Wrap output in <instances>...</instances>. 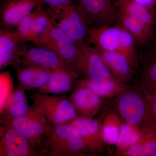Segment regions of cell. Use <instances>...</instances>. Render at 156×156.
Wrapping results in <instances>:
<instances>
[{
  "instance_id": "5b68a950",
  "label": "cell",
  "mask_w": 156,
  "mask_h": 156,
  "mask_svg": "<svg viewBox=\"0 0 156 156\" xmlns=\"http://www.w3.org/2000/svg\"><path fill=\"white\" fill-rule=\"evenodd\" d=\"M31 108L54 125L69 123L78 116L69 98L38 92L31 95Z\"/></svg>"
},
{
  "instance_id": "3957f363",
  "label": "cell",
  "mask_w": 156,
  "mask_h": 156,
  "mask_svg": "<svg viewBox=\"0 0 156 156\" xmlns=\"http://www.w3.org/2000/svg\"><path fill=\"white\" fill-rule=\"evenodd\" d=\"M53 25L80 45L87 43L91 23L78 4L73 1L56 7H45Z\"/></svg>"
},
{
  "instance_id": "30bf717a",
  "label": "cell",
  "mask_w": 156,
  "mask_h": 156,
  "mask_svg": "<svg viewBox=\"0 0 156 156\" xmlns=\"http://www.w3.org/2000/svg\"><path fill=\"white\" fill-rule=\"evenodd\" d=\"M36 66L49 68L52 71L68 67L55 52L48 48L37 46L20 47L15 69Z\"/></svg>"
},
{
  "instance_id": "4316f807",
  "label": "cell",
  "mask_w": 156,
  "mask_h": 156,
  "mask_svg": "<svg viewBox=\"0 0 156 156\" xmlns=\"http://www.w3.org/2000/svg\"><path fill=\"white\" fill-rule=\"evenodd\" d=\"M140 128L123 122L119 136L115 144L117 154L130 147L136 141Z\"/></svg>"
},
{
  "instance_id": "9c48e42d",
  "label": "cell",
  "mask_w": 156,
  "mask_h": 156,
  "mask_svg": "<svg viewBox=\"0 0 156 156\" xmlns=\"http://www.w3.org/2000/svg\"><path fill=\"white\" fill-rule=\"evenodd\" d=\"M3 125L0 128V156H43L17 129Z\"/></svg>"
},
{
  "instance_id": "8fae6325",
  "label": "cell",
  "mask_w": 156,
  "mask_h": 156,
  "mask_svg": "<svg viewBox=\"0 0 156 156\" xmlns=\"http://www.w3.org/2000/svg\"><path fill=\"white\" fill-rule=\"evenodd\" d=\"M78 5L95 27L115 24L118 10L113 0H78Z\"/></svg>"
},
{
  "instance_id": "7a4b0ae2",
  "label": "cell",
  "mask_w": 156,
  "mask_h": 156,
  "mask_svg": "<svg viewBox=\"0 0 156 156\" xmlns=\"http://www.w3.org/2000/svg\"><path fill=\"white\" fill-rule=\"evenodd\" d=\"M44 156H82L87 153L80 131L69 123L47 126Z\"/></svg>"
},
{
  "instance_id": "ac0fdd59",
  "label": "cell",
  "mask_w": 156,
  "mask_h": 156,
  "mask_svg": "<svg viewBox=\"0 0 156 156\" xmlns=\"http://www.w3.org/2000/svg\"><path fill=\"white\" fill-rule=\"evenodd\" d=\"M115 24L122 27L130 34L137 47L147 45L153 38L154 29L118 10Z\"/></svg>"
},
{
  "instance_id": "277c9868",
  "label": "cell",
  "mask_w": 156,
  "mask_h": 156,
  "mask_svg": "<svg viewBox=\"0 0 156 156\" xmlns=\"http://www.w3.org/2000/svg\"><path fill=\"white\" fill-rule=\"evenodd\" d=\"M115 107L123 121L140 128L155 122L147 98L143 92L129 90L117 96Z\"/></svg>"
},
{
  "instance_id": "f1b7e54d",
  "label": "cell",
  "mask_w": 156,
  "mask_h": 156,
  "mask_svg": "<svg viewBox=\"0 0 156 156\" xmlns=\"http://www.w3.org/2000/svg\"><path fill=\"white\" fill-rule=\"evenodd\" d=\"M14 82L9 71L0 73V113L5 109L7 101L12 93Z\"/></svg>"
},
{
  "instance_id": "e0dca14e",
  "label": "cell",
  "mask_w": 156,
  "mask_h": 156,
  "mask_svg": "<svg viewBox=\"0 0 156 156\" xmlns=\"http://www.w3.org/2000/svg\"><path fill=\"white\" fill-rule=\"evenodd\" d=\"M21 43L16 36L14 29H0V69L9 66L15 67L18 60L20 45Z\"/></svg>"
},
{
  "instance_id": "d4e9b609",
  "label": "cell",
  "mask_w": 156,
  "mask_h": 156,
  "mask_svg": "<svg viewBox=\"0 0 156 156\" xmlns=\"http://www.w3.org/2000/svg\"><path fill=\"white\" fill-rule=\"evenodd\" d=\"M140 87L144 93L156 91V45L147 55L140 77Z\"/></svg>"
},
{
  "instance_id": "7402d4cb",
  "label": "cell",
  "mask_w": 156,
  "mask_h": 156,
  "mask_svg": "<svg viewBox=\"0 0 156 156\" xmlns=\"http://www.w3.org/2000/svg\"><path fill=\"white\" fill-rule=\"evenodd\" d=\"M117 10L139 20L151 28L155 29L154 9L147 8L131 0H114Z\"/></svg>"
},
{
  "instance_id": "ffe728a7",
  "label": "cell",
  "mask_w": 156,
  "mask_h": 156,
  "mask_svg": "<svg viewBox=\"0 0 156 156\" xmlns=\"http://www.w3.org/2000/svg\"><path fill=\"white\" fill-rule=\"evenodd\" d=\"M19 87L25 90L39 89L48 82L52 73L49 68L43 66H30L16 69Z\"/></svg>"
},
{
  "instance_id": "836d02e7",
  "label": "cell",
  "mask_w": 156,
  "mask_h": 156,
  "mask_svg": "<svg viewBox=\"0 0 156 156\" xmlns=\"http://www.w3.org/2000/svg\"><path fill=\"white\" fill-rule=\"evenodd\" d=\"M156 28V25H155V29Z\"/></svg>"
},
{
  "instance_id": "2e32d148",
  "label": "cell",
  "mask_w": 156,
  "mask_h": 156,
  "mask_svg": "<svg viewBox=\"0 0 156 156\" xmlns=\"http://www.w3.org/2000/svg\"><path fill=\"white\" fill-rule=\"evenodd\" d=\"M123 156H156V123L140 128L136 141L130 147L117 154Z\"/></svg>"
},
{
  "instance_id": "d6986e66",
  "label": "cell",
  "mask_w": 156,
  "mask_h": 156,
  "mask_svg": "<svg viewBox=\"0 0 156 156\" xmlns=\"http://www.w3.org/2000/svg\"><path fill=\"white\" fill-rule=\"evenodd\" d=\"M97 50L114 77L124 83L133 77L134 67L126 56L118 52Z\"/></svg>"
},
{
  "instance_id": "d6a6232c",
  "label": "cell",
  "mask_w": 156,
  "mask_h": 156,
  "mask_svg": "<svg viewBox=\"0 0 156 156\" xmlns=\"http://www.w3.org/2000/svg\"><path fill=\"white\" fill-rule=\"evenodd\" d=\"M155 11L156 14V7H155Z\"/></svg>"
},
{
  "instance_id": "9a60e30c",
  "label": "cell",
  "mask_w": 156,
  "mask_h": 156,
  "mask_svg": "<svg viewBox=\"0 0 156 156\" xmlns=\"http://www.w3.org/2000/svg\"><path fill=\"white\" fill-rule=\"evenodd\" d=\"M80 75L70 67L53 71L48 82L38 92L45 94H63L74 89Z\"/></svg>"
},
{
  "instance_id": "484cf974",
  "label": "cell",
  "mask_w": 156,
  "mask_h": 156,
  "mask_svg": "<svg viewBox=\"0 0 156 156\" xmlns=\"http://www.w3.org/2000/svg\"><path fill=\"white\" fill-rule=\"evenodd\" d=\"M35 14L33 22L32 42L37 46L50 30L53 24L48 16L44 4L35 9Z\"/></svg>"
},
{
  "instance_id": "1f68e13d",
  "label": "cell",
  "mask_w": 156,
  "mask_h": 156,
  "mask_svg": "<svg viewBox=\"0 0 156 156\" xmlns=\"http://www.w3.org/2000/svg\"><path fill=\"white\" fill-rule=\"evenodd\" d=\"M134 2L139 4L147 8L154 9L156 7V0H131Z\"/></svg>"
},
{
  "instance_id": "4fadbf2b",
  "label": "cell",
  "mask_w": 156,
  "mask_h": 156,
  "mask_svg": "<svg viewBox=\"0 0 156 156\" xmlns=\"http://www.w3.org/2000/svg\"><path fill=\"white\" fill-rule=\"evenodd\" d=\"M69 123L80 131L87 152L95 154L103 151L106 143L102 136V122L100 119L78 116Z\"/></svg>"
},
{
  "instance_id": "8992f818",
  "label": "cell",
  "mask_w": 156,
  "mask_h": 156,
  "mask_svg": "<svg viewBox=\"0 0 156 156\" xmlns=\"http://www.w3.org/2000/svg\"><path fill=\"white\" fill-rule=\"evenodd\" d=\"M83 44H79L64 31L53 25L37 46L53 50L66 65L73 69Z\"/></svg>"
},
{
  "instance_id": "f546056e",
  "label": "cell",
  "mask_w": 156,
  "mask_h": 156,
  "mask_svg": "<svg viewBox=\"0 0 156 156\" xmlns=\"http://www.w3.org/2000/svg\"><path fill=\"white\" fill-rule=\"evenodd\" d=\"M144 93L150 105L154 121L156 123V91L151 93Z\"/></svg>"
},
{
  "instance_id": "5bb4252c",
  "label": "cell",
  "mask_w": 156,
  "mask_h": 156,
  "mask_svg": "<svg viewBox=\"0 0 156 156\" xmlns=\"http://www.w3.org/2000/svg\"><path fill=\"white\" fill-rule=\"evenodd\" d=\"M78 115L93 118L100 110L101 98L87 87L76 84L69 97Z\"/></svg>"
},
{
  "instance_id": "52a82bcc",
  "label": "cell",
  "mask_w": 156,
  "mask_h": 156,
  "mask_svg": "<svg viewBox=\"0 0 156 156\" xmlns=\"http://www.w3.org/2000/svg\"><path fill=\"white\" fill-rule=\"evenodd\" d=\"M1 122L2 124L9 125L17 129L42 154L46 140V129L50 123L46 118L31 107L28 113L24 116Z\"/></svg>"
},
{
  "instance_id": "cb8c5ba5",
  "label": "cell",
  "mask_w": 156,
  "mask_h": 156,
  "mask_svg": "<svg viewBox=\"0 0 156 156\" xmlns=\"http://www.w3.org/2000/svg\"><path fill=\"white\" fill-rule=\"evenodd\" d=\"M119 114L110 111L104 118L102 123V136L107 144L115 145L124 121Z\"/></svg>"
},
{
  "instance_id": "83f0119b",
  "label": "cell",
  "mask_w": 156,
  "mask_h": 156,
  "mask_svg": "<svg viewBox=\"0 0 156 156\" xmlns=\"http://www.w3.org/2000/svg\"><path fill=\"white\" fill-rule=\"evenodd\" d=\"M35 14L34 10L23 18L14 30L16 36L21 44L32 41L33 22Z\"/></svg>"
},
{
  "instance_id": "ba28073f",
  "label": "cell",
  "mask_w": 156,
  "mask_h": 156,
  "mask_svg": "<svg viewBox=\"0 0 156 156\" xmlns=\"http://www.w3.org/2000/svg\"><path fill=\"white\" fill-rule=\"evenodd\" d=\"M73 69L84 79L96 82L114 77L97 49L87 43L81 46Z\"/></svg>"
},
{
  "instance_id": "603a6c76",
  "label": "cell",
  "mask_w": 156,
  "mask_h": 156,
  "mask_svg": "<svg viewBox=\"0 0 156 156\" xmlns=\"http://www.w3.org/2000/svg\"><path fill=\"white\" fill-rule=\"evenodd\" d=\"M25 89L18 86L7 101L4 111L1 114V121L24 116L28 113L31 107L25 94Z\"/></svg>"
},
{
  "instance_id": "7c38bea8",
  "label": "cell",
  "mask_w": 156,
  "mask_h": 156,
  "mask_svg": "<svg viewBox=\"0 0 156 156\" xmlns=\"http://www.w3.org/2000/svg\"><path fill=\"white\" fill-rule=\"evenodd\" d=\"M1 1V28H15L23 18L43 4L39 0Z\"/></svg>"
},
{
  "instance_id": "6da1fadb",
  "label": "cell",
  "mask_w": 156,
  "mask_h": 156,
  "mask_svg": "<svg viewBox=\"0 0 156 156\" xmlns=\"http://www.w3.org/2000/svg\"><path fill=\"white\" fill-rule=\"evenodd\" d=\"M87 42L98 50L122 53L133 67L138 66L136 43L130 34L120 26L91 27L88 32Z\"/></svg>"
},
{
  "instance_id": "4dcf8cb0",
  "label": "cell",
  "mask_w": 156,
  "mask_h": 156,
  "mask_svg": "<svg viewBox=\"0 0 156 156\" xmlns=\"http://www.w3.org/2000/svg\"><path fill=\"white\" fill-rule=\"evenodd\" d=\"M42 4H46L49 7H56L62 5L72 2L74 0H39Z\"/></svg>"
},
{
  "instance_id": "44dd1931",
  "label": "cell",
  "mask_w": 156,
  "mask_h": 156,
  "mask_svg": "<svg viewBox=\"0 0 156 156\" xmlns=\"http://www.w3.org/2000/svg\"><path fill=\"white\" fill-rule=\"evenodd\" d=\"M77 83L87 87L101 98L117 96L129 89L126 83L119 80L114 77L99 82L84 78L78 80Z\"/></svg>"
}]
</instances>
